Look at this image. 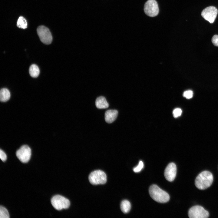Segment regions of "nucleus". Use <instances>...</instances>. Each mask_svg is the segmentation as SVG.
<instances>
[{"mask_svg":"<svg viewBox=\"0 0 218 218\" xmlns=\"http://www.w3.org/2000/svg\"><path fill=\"white\" fill-rule=\"evenodd\" d=\"M213 181L212 173L208 171H204L198 174L195 180L196 187L200 190H204L209 187Z\"/></svg>","mask_w":218,"mask_h":218,"instance_id":"nucleus-1","label":"nucleus"},{"mask_svg":"<svg viewBox=\"0 0 218 218\" xmlns=\"http://www.w3.org/2000/svg\"><path fill=\"white\" fill-rule=\"evenodd\" d=\"M149 192L151 197L157 202L165 203L170 200V196L168 193L156 185L151 186L149 188Z\"/></svg>","mask_w":218,"mask_h":218,"instance_id":"nucleus-2","label":"nucleus"},{"mask_svg":"<svg viewBox=\"0 0 218 218\" xmlns=\"http://www.w3.org/2000/svg\"><path fill=\"white\" fill-rule=\"evenodd\" d=\"M88 179L90 183L92 185L103 184L107 182V176L105 173L101 170H95L90 173Z\"/></svg>","mask_w":218,"mask_h":218,"instance_id":"nucleus-3","label":"nucleus"},{"mask_svg":"<svg viewBox=\"0 0 218 218\" xmlns=\"http://www.w3.org/2000/svg\"><path fill=\"white\" fill-rule=\"evenodd\" d=\"M51 203L53 206L58 210L67 209L70 205V202L68 199L59 195L53 196L51 199Z\"/></svg>","mask_w":218,"mask_h":218,"instance_id":"nucleus-4","label":"nucleus"},{"mask_svg":"<svg viewBox=\"0 0 218 218\" xmlns=\"http://www.w3.org/2000/svg\"><path fill=\"white\" fill-rule=\"evenodd\" d=\"M38 35L41 41L43 43L48 45L52 40V37L49 29L47 27L41 25L38 26L37 29Z\"/></svg>","mask_w":218,"mask_h":218,"instance_id":"nucleus-5","label":"nucleus"},{"mask_svg":"<svg viewBox=\"0 0 218 218\" xmlns=\"http://www.w3.org/2000/svg\"><path fill=\"white\" fill-rule=\"evenodd\" d=\"M188 215L190 218H206L209 216V213L202 206L197 205L189 209Z\"/></svg>","mask_w":218,"mask_h":218,"instance_id":"nucleus-6","label":"nucleus"},{"mask_svg":"<svg viewBox=\"0 0 218 218\" xmlns=\"http://www.w3.org/2000/svg\"><path fill=\"white\" fill-rule=\"evenodd\" d=\"M144 11L148 16L154 17L156 16L159 12V9L157 1L155 0H148L144 5Z\"/></svg>","mask_w":218,"mask_h":218,"instance_id":"nucleus-7","label":"nucleus"},{"mask_svg":"<svg viewBox=\"0 0 218 218\" xmlns=\"http://www.w3.org/2000/svg\"><path fill=\"white\" fill-rule=\"evenodd\" d=\"M16 155L18 159L23 163L28 162L31 155V150L27 145H23L16 152Z\"/></svg>","mask_w":218,"mask_h":218,"instance_id":"nucleus-8","label":"nucleus"},{"mask_svg":"<svg viewBox=\"0 0 218 218\" xmlns=\"http://www.w3.org/2000/svg\"><path fill=\"white\" fill-rule=\"evenodd\" d=\"M218 13L217 9L215 7L211 6L204 9L202 12V16L210 23L214 22Z\"/></svg>","mask_w":218,"mask_h":218,"instance_id":"nucleus-9","label":"nucleus"},{"mask_svg":"<svg viewBox=\"0 0 218 218\" xmlns=\"http://www.w3.org/2000/svg\"><path fill=\"white\" fill-rule=\"evenodd\" d=\"M177 173V167L173 163H170L166 167L164 172V176L168 181L171 182L175 179Z\"/></svg>","mask_w":218,"mask_h":218,"instance_id":"nucleus-10","label":"nucleus"},{"mask_svg":"<svg viewBox=\"0 0 218 218\" xmlns=\"http://www.w3.org/2000/svg\"><path fill=\"white\" fill-rule=\"evenodd\" d=\"M118 114L117 110H109L105 113V120L109 124L113 122L116 119Z\"/></svg>","mask_w":218,"mask_h":218,"instance_id":"nucleus-11","label":"nucleus"},{"mask_svg":"<svg viewBox=\"0 0 218 218\" xmlns=\"http://www.w3.org/2000/svg\"><path fill=\"white\" fill-rule=\"evenodd\" d=\"M95 105L97 108L100 109L107 108L109 106L106 98L103 96L98 97L96 99Z\"/></svg>","mask_w":218,"mask_h":218,"instance_id":"nucleus-12","label":"nucleus"},{"mask_svg":"<svg viewBox=\"0 0 218 218\" xmlns=\"http://www.w3.org/2000/svg\"><path fill=\"white\" fill-rule=\"evenodd\" d=\"M10 93L9 91L6 88H3L0 90V100L1 102H5L9 100Z\"/></svg>","mask_w":218,"mask_h":218,"instance_id":"nucleus-13","label":"nucleus"},{"mask_svg":"<svg viewBox=\"0 0 218 218\" xmlns=\"http://www.w3.org/2000/svg\"><path fill=\"white\" fill-rule=\"evenodd\" d=\"M131 204L129 201L127 200H123L120 204V208L122 211L124 213H128L131 209Z\"/></svg>","mask_w":218,"mask_h":218,"instance_id":"nucleus-14","label":"nucleus"},{"mask_svg":"<svg viewBox=\"0 0 218 218\" xmlns=\"http://www.w3.org/2000/svg\"><path fill=\"white\" fill-rule=\"evenodd\" d=\"M29 72L31 77L36 78L39 75L40 70L39 68L36 65L33 64L30 67Z\"/></svg>","mask_w":218,"mask_h":218,"instance_id":"nucleus-15","label":"nucleus"},{"mask_svg":"<svg viewBox=\"0 0 218 218\" xmlns=\"http://www.w3.org/2000/svg\"><path fill=\"white\" fill-rule=\"evenodd\" d=\"M17 27L20 28L25 29L27 27V23L26 19L22 16L19 17L17 23Z\"/></svg>","mask_w":218,"mask_h":218,"instance_id":"nucleus-16","label":"nucleus"},{"mask_svg":"<svg viewBox=\"0 0 218 218\" xmlns=\"http://www.w3.org/2000/svg\"><path fill=\"white\" fill-rule=\"evenodd\" d=\"M0 218H9V215L7 210L5 207L1 206L0 207Z\"/></svg>","mask_w":218,"mask_h":218,"instance_id":"nucleus-17","label":"nucleus"},{"mask_svg":"<svg viewBox=\"0 0 218 218\" xmlns=\"http://www.w3.org/2000/svg\"><path fill=\"white\" fill-rule=\"evenodd\" d=\"M144 164L142 161H140L137 166L133 168V170L134 172L137 173L140 172L144 167Z\"/></svg>","mask_w":218,"mask_h":218,"instance_id":"nucleus-18","label":"nucleus"},{"mask_svg":"<svg viewBox=\"0 0 218 218\" xmlns=\"http://www.w3.org/2000/svg\"><path fill=\"white\" fill-rule=\"evenodd\" d=\"M193 91L191 90L185 91L183 94V96L188 99L192 98L193 96Z\"/></svg>","mask_w":218,"mask_h":218,"instance_id":"nucleus-19","label":"nucleus"},{"mask_svg":"<svg viewBox=\"0 0 218 218\" xmlns=\"http://www.w3.org/2000/svg\"><path fill=\"white\" fill-rule=\"evenodd\" d=\"M182 113L181 109L180 108H176L173 111V117L175 118H177L180 116Z\"/></svg>","mask_w":218,"mask_h":218,"instance_id":"nucleus-20","label":"nucleus"},{"mask_svg":"<svg viewBox=\"0 0 218 218\" xmlns=\"http://www.w3.org/2000/svg\"><path fill=\"white\" fill-rule=\"evenodd\" d=\"M212 42L215 46H218V35H215L213 37Z\"/></svg>","mask_w":218,"mask_h":218,"instance_id":"nucleus-21","label":"nucleus"},{"mask_svg":"<svg viewBox=\"0 0 218 218\" xmlns=\"http://www.w3.org/2000/svg\"><path fill=\"white\" fill-rule=\"evenodd\" d=\"M0 158L3 161H5L7 159V156L5 153L1 149L0 150Z\"/></svg>","mask_w":218,"mask_h":218,"instance_id":"nucleus-22","label":"nucleus"}]
</instances>
